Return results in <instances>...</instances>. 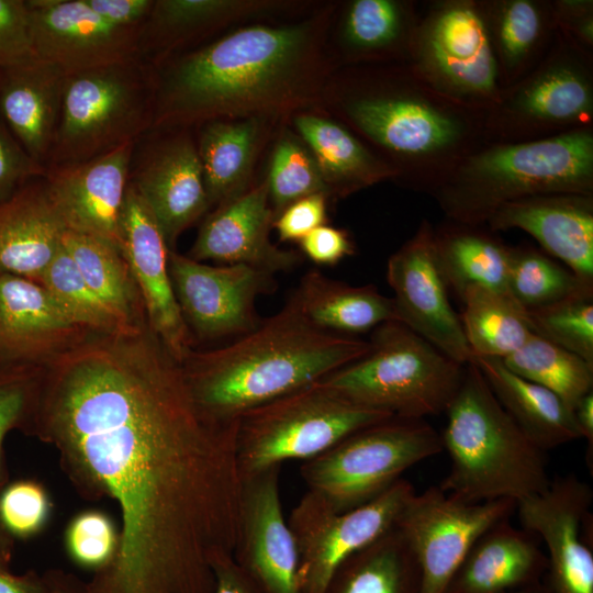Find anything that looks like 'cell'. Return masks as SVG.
I'll list each match as a JSON object with an SVG mask.
<instances>
[{
    "mask_svg": "<svg viewBox=\"0 0 593 593\" xmlns=\"http://www.w3.org/2000/svg\"><path fill=\"white\" fill-rule=\"evenodd\" d=\"M333 100L344 124L398 172L395 182L427 195L485 143L486 112L443 94L410 63L347 67Z\"/></svg>",
    "mask_w": 593,
    "mask_h": 593,
    "instance_id": "cell-3",
    "label": "cell"
},
{
    "mask_svg": "<svg viewBox=\"0 0 593 593\" xmlns=\"http://www.w3.org/2000/svg\"><path fill=\"white\" fill-rule=\"evenodd\" d=\"M266 181L275 219L291 203L311 194L325 193L331 198L313 154L290 131L273 147Z\"/></svg>",
    "mask_w": 593,
    "mask_h": 593,
    "instance_id": "cell-42",
    "label": "cell"
},
{
    "mask_svg": "<svg viewBox=\"0 0 593 593\" xmlns=\"http://www.w3.org/2000/svg\"><path fill=\"white\" fill-rule=\"evenodd\" d=\"M121 254L141 294L147 324L180 363L193 337L177 303L168 268L169 247L147 204L128 182L120 222Z\"/></svg>",
    "mask_w": 593,
    "mask_h": 593,
    "instance_id": "cell-19",
    "label": "cell"
},
{
    "mask_svg": "<svg viewBox=\"0 0 593 593\" xmlns=\"http://www.w3.org/2000/svg\"><path fill=\"white\" fill-rule=\"evenodd\" d=\"M63 246L92 291L125 323H147L143 301L121 251L94 236L67 231Z\"/></svg>",
    "mask_w": 593,
    "mask_h": 593,
    "instance_id": "cell-38",
    "label": "cell"
},
{
    "mask_svg": "<svg viewBox=\"0 0 593 593\" xmlns=\"http://www.w3.org/2000/svg\"><path fill=\"white\" fill-rule=\"evenodd\" d=\"M516 508L513 500L468 503L430 486L414 493L394 527L411 548L421 571V593H444L479 537Z\"/></svg>",
    "mask_w": 593,
    "mask_h": 593,
    "instance_id": "cell-14",
    "label": "cell"
},
{
    "mask_svg": "<svg viewBox=\"0 0 593 593\" xmlns=\"http://www.w3.org/2000/svg\"><path fill=\"white\" fill-rule=\"evenodd\" d=\"M532 332L593 365V289L526 311Z\"/></svg>",
    "mask_w": 593,
    "mask_h": 593,
    "instance_id": "cell-43",
    "label": "cell"
},
{
    "mask_svg": "<svg viewBox=\"0 0 593 593\" xmlns=\"http://www.w3.org/2000/svg\"><path fill=\"white\" fill-rule=\"evenodd\" d=\"M280 2L251 0H154L138 34L137 55L157 68L180 47L232 21L260 14Z\"/></svg>",
    "mask_w": 593,
    "mask_h": 593,
    "instance_id": "cell-29",
    "label": "cell"
},
{
    "mask_svg": "<svg viewBox=\"0 0 593 593\" xmlns=\"http://www.w3.org/2000/svg\"><path fill=\"white\" fill-rule=\"evenodd\" d=\"M421 2L353 0L338 21L337 56L351 66L409 63Z\"/></svg>",
    "mask_w": 593,
    "mask_h": 593,
    "instance_id": "cell-28",
    "label": "cell"
},
{
    "mask_svg": "<svg viewBox=\"0 0 593 593\" xmlns=\"http://www.w3.org/2000/svg\"><path fill=\"white\" fill-rule=\"evenodd\" d=\"M493 394L539 448L547 451L581 438L573 411L550 390L511 371L501 359L474 357Z\"/></svg>",
    "mask_w": 593,
    "mask_h": 593,
    "instance_id": "cell-32",
    "label": "cell"
},
{
    "mask_svg": "<svg viewBox=\"0 0 593 593\" xmlns=\"http://www.w3.org/2000/svg\"><path fill=\"white\" fill-rule=\"evenodd\" d=\"M294 126L313 154L331 197L345 198L376 183L398 179V172L344 123L299 113Z\"/></svg>",
    "mask_w": 593,
    "mask_h": 593,
    "instance_id": "cell-31",
    "label": "cell"
},
{
    "mask_svg": "<svg viewBox=\"0 0 593 593\" xmlns=\"http://www.w3.org/2000/svg\"><path fill=\"white\" fill-rule=\"evenodd\" d=\"M149 142L131 163L130 183L157 221L172 249L177 238L211 206L197 143L188 128Z\"/></svg>",
    "mask_w": 593,
    "mask_h": 593,
    "instance_id": "cell-18",
    "label": "cell"
},
{
    "mask_svg": "<svg viewBox=\"0 0 593 593\" xmlns=\"http://www.w3.org/2000/svg\"><path fill=\"white\" fill-rule=\"evenodd\" d=\"M48 291L32 280L0 276V356L44 365L85 337Z\"/></svg>",
    "mask_w": 593,
    "mask_h": 593,
    "instance_id": "cell-24",
    "label": "cell"
},
{
    "mask_svg": "<svg viewBox=\"0 0 593 593\" xmlns=\"http://www.w3.org/2000/svg\"><path fill=\"white\" fill-rule=\"evenodd\" d=\"M99 16L110 24L141 30L154 4V0H86Z\"/></svg>",
    "mask_w": 593,
    "mask_h": 593,
    "instance_id": "cell-52",
    "label": "cell"
},
{
    "mask_svg": "<svg viewBox=\"0 0 593 593\" xmlns=\"http://www.w3.org/2000/svg\"><path fill=\"white\" fill-rule=\"evenodd\" d=\"M433 226L423 220L414 235L390 256L387 281L399 322L447 357L467 365L473 356L438 269Z\"/></svg>",
    "mask_w": 593,
    "mask_h": 593,
    "instance_id": "cell-16",
    "label": "cell"
},
{
    "mask_svg": "<svg viewBox=\"0 0 593 593\" xmlns=\"http://www.w3.org/2000/svg\"><path fill=\"white\" fill-rule=\"evenodd\" d=\"M67 231L45 176L26 183L0 204V276L40 283Z\"/></svg>",
    "mask_w": 593,
    "mask_h": 593,
    "instance_id": "cell-25",
    "label": "cell"
},
{
    "mask_svg": "<svg viewBox=\"0 0 593 593\" xmlns=\"http://www.w3.org/2000/svg\"><path fill=\"white\" fill-rule=\"evenodd\" d=\"M485 225L521 230L581 280L593 283V194L545 193L507 202Z\"/></svg>",
    "mask_w": 593,
    "mask_h": 593,
    "instance_id": "cell-23",
    "label": "cell"
},
{
    "mask_svg": "<svg viewBox=\"0 0 593 593\" xmlns=\"http://www.w3.org/2000/svg\"><path fill=\"white\" fill-rule=\"evenodd\" d=\"M501 360L514 373L557 394L572 411L593 388V365L535 334Z\"/></svg>",
    "mask_w": 593,
    "mask_h": 593,
    "instance_id": "cell-39",
    "label": "cell"
},
{
    "mask_svg": "<svg viewBox=\"0 0 593 593\" xmlns=\"http://www.w3.org/2000/svg\"><path fill=\"white\" fill-rule=\"evenodd\" d=\"M393 417L358 406L318 381L242 414L235 450L240 478L286 460H309L348 435Z\"/></svg>",
    "mask_w": 593,
    "mask_h": 593,
    "instance_id": "cell-9",
    "label": "cell"
},
{
    "mask_svg": "<svg viewBox=\"0 0 593 593\" xmlns=\"http://www.w3.org/2000/svg\"><path fill=\"white\" fill-rule=\"evenodd\" d=\"M14 552V538L3 528L0 523V569L10 570Z\"/></svg>",
    "mask_w": 593,
    "mask_h": 593,
    "instance_id": "cell-57",
    "label": "cell"
},
{
    "mask_svg": "<svg viewBox=\"0 0 593 593\" xmlns=\"http://www.w3.org/2000/svg\"><path fill=\"white\" fill-rule=\"evenodd\" d=\"M409 63L450 99L488 112L503 91L479 0L421 2Z\"/></svg>",
    "mask_w": 593,
    "mask_h": 593,
    "instance_id": "cell-12",
    "label": "cell"
},
{
    "mask_svg": "<svg viewBox=\"0 0 593 593\" xmlns=\"http://www.w3.org/2000/svg\"><path fill=\"white\" fill-rule=\"evenodd\" d=\"M289 300L314 326L355 336L388 321H399L392 298L376 286H350L318 270L304 273Z\"/></svg>",
    "mask_w": 593,
    "mask_h": 593,
    "instance_id": "cell-33",
    "label": "cell"
},
{
    "mask_svg": "<svg viewBox=\"0 0 593 593\" xmlns=\"http://www.w3.org/2000/svg\"><path fill=\"white\" fill-rule=\"evenodd\" d=\"M46 172V167L25 152L0 116V204Z\"/></svg>",
    "mask_w": 593,
    "mask_h": 593,
    "instance_id": "cell-48",
    "label": "cell"
},
{
    "mask_svg": "<svg viewBox=\"0 0 593 593\" xmlns=\"http://www.w3.org/2000/svg\"><path fill=\"white\" fill-rule=\"evenodd\" d=\"M532 534L500 521L473 544L444 593H502L541 582L546 552Z\"/></svg>",
    "mask_w": 593,
    "mask_h": 593,
    "instance_id": "cell-26",
    "label": "cell"
},
{
    "mask_svg": "<svg viewBox=\"0 0 593 593\" xmlns=\"http://www.w3.org/2000/svg\"><path fill=\"white\" fill-rule=\"evenodd\" d=\"M155 75L139 57L67 74L46 169L85 163L150 132Z\"/></svg>",
    "mask_w": 593,
    "mask_h": 593,
    "instance_id": "cell-8",
    "label": "cell"
},
{
    "mask_svg": "<svg viewBox=\"0 0 593 593\" xmlns=\"http://www.w3.org/2000/svg\"><path fill=\"white\" fill-rule=\"evenodd\" d=\"M441 451L440 434L425 419L393 416L304 461L300 474L309 492L342 513L374 500L409 468Z\"/></svg>",
    "mask_w": 593,
    "mask_h": 593,
    "instance_id": "cell-10",
    "label": "cell"
},
{
    "mask_svg": "<svg viewBox=\"0 0 593 593\" xmlns=\"http://www.w3.org/2000/svg\"><path fill=\"white\" fill-rule=\"evenodd\" d=\"M236 422L201 414L148 324L91 332L43 365L23 433L121 516L116 555L87 593H213V559L239 537Z\"/></svg>",
    "mask_w": 593,
    "mask_h": 593,
    "instance_id": "cell-1",
    "label": "cell"
},
{
    "mask_svg": "<svg viewBox=\"0 0 593 593\" xmlns=\"http://www.w3.org/2000/svg\"><path fill=\"white\" fill-rule=\"evenodd\" d=\"M502 593H551V591L549 586L547 585V583L542 580L541 582L529 585V586H525V588L516 589L512 591H506Z\"/></svg>",
    "mask_w": 593,
    "mask_h": 593,
    "instance_id": "cell-58",
    "label": "cell"
},
{
    "mask_svg": "<svg viewBox=\"0 0 593 593\" xmlns=\"http://www.w3.org/2000/svg\"><path fill=\"white\" fill-rule=\"evenodd\" d=\"M299 244L303 255L320 266H334L355 253L349 235L326 224L310 232Z\"/></svg>",
    "mask_w": 593,
    "mask_h": 593,
    "instance_id": "cell-51",
    "label": "cell"
},
{
    "mask_svg": "<svg viewBox=\"0 0 593 593\" xmlns=\"http://www.w3.org/2000/svg\"><path fill=\"white\" fill-rule=\"evenodd\" d=\"M507 293L525 310L542 307L586 289L593 283L532 245L510 246Z\"/></svg>",
    "mask_w": 593,
    "mask_h": 593,
    "instance_id": "cell-40",
    "label": "cell"
},
{
    "mask_svg": "<svg viewBox=\"0 0 593 593\" xmlns=\"http://www.w3.org/2000/svg\"><path fill=\"white\" fill-rule=\"evenodd\" d=\"M557 31L593 53V1L551 0Z\"/></svg>",
    "mask_w": 593,
    "mask_h": 593,
    "instance_id": "cell-50",
    "label": "cell"
},
{
    "mask_svg": "<svg viewBox=\"0 0 593 593\" xmlns=\"http://www.w3.org/2000/svg\"><path fill=\"white\" fill-rule=\"evenodd\" d=\"M335 5L298 23L250 25L155 68L150 132L267 119L313 103L332 71Z\"/></svg>",
    "mask_w": 593,
    "mask_h": 593,
    "instance_id": "cell-2",
    "label": "cell"
},
{
    "mask_svg": "<svg viewBox=\"0 0 593 593\" xmlns=\"http://www.w3.org/2000/svg\"><path fill=\"white\" fill-rule=\"evenodd\" d=\"M65 549L70 560L93 573L104 569L114 559L120 535L113 519L97 510L83 511L68 523Z\"/></svg>",
    "mask_w": 593,
    "mask_h": 593,
    "instance_id": "cell-45",
    "label": "cell"
},
{
    "mask_svg": "<svg viewBox=\"0 0 593 593\" xmlns=\"http://www.w3.org/2000/svg\"><path fill=\"white\" fill-rule=\"evenodd\" d=\"M505 89L530 71L557 35L551 0H479Z\"/></svg>",
    "mask_w": 593,
    "mask_h": 593,
    "instance_id": "cell-30",
    "label": "cell"
},
{
    "mask_svg": "<svg viewBox=\"0 0 593 593\" xmlns=\"http://www.w3.org/2000/svg\"><path fill=\"white\" fill-rule=\"evenodd\" d=\"M66 77L60 67L40 58L0 71V116L25 152L45 167Z\"/></svg>",
    "mask_w": 593,
    "mask_h": 593,
    "instance_id": "cell-27",
    "label": "cell"
},
{
    "mask_svg": "<svg viewBox=\"0 0 593 593\" xmlns=\"http://www.w3.org/2000/svg\"><path fill=\"white\" fill-rule=\"evenodd\" d=\"M40 284L71 321L88 332L114 333L137 326L125 323L92 291L64 246L46 268Z\"/></svg>",
    "mask_w": 593,
    "mask_h": 593,
    "instance_id": "cell-41",
    "label": "cell"
},
{
    "mask_svg": "<svg viewBox=\"0 0 593 593\" xmlns=\"http://www.w3.org/2000/svg\"><path fill=\"white\" fill-rule=\"evenodd\" d=\"M172 289L192 337H240L261 322L255 307L278 288L275 275L247 265L210 266L174 249L168 254Z\"/></svg>",
    "mask_w": 593,
    "mask_h": 593,
    "instance_id": "cell-15",
    "label": "cell"
},
{
    "mask_svg": "<svg viewBox=\"0 0 593 593\" xmlns=\"http://www.w3.org/2000/svg\"><path fill=\"white\" fill-rule=\"evenodd\" d=\"M35 58L27 1L0 0V71Z\"/></svg>",
    "mask_w": 593,
    "mask_h": 593,
    "instance_id": "cell-47",
    "label": "cell"
},
{
    "mask_svg": "<svg viewBox=\"0 0 593 593\" xmlns=\"http://www.w3.org/2000/svg\"><path fill=\"white\" fill-rule=\"evenodd\" d=\"M324 593H421V571L406 540L391 528L348 557Z\"/></svg>",
    "mask_w": 593,
    "mask_h": 593,
    "instance_id": "cell-36",
    "label": "cell"
},
{
    "mask_svg": "<svg viewBox=\"0 0 593 593\" xmlns=\"http://www.w3.org/2000/svg\"><path fill=\"white\" fill-rule=\"evenodd\" d=\"M40 59L66 74L138 57L139 30L110 24L86 0H27Z\"/></svg>",
    "mask_w": 593,
    "mask_h": 593,
    "instance_id": "cell-20",
    "label": "cell"
},
{
    "mask_svg": "<svg viewBox=\"0 0 593 593\" xmlns=\"http://www.w3.org/2000/svg\"><path fill=\"white\" fill-rule=\"evenodd\" d=\"M52 502L46 489L34 480H18L0 492V523L13 537L27 539L47 525Z\"/></svg>",
    "mask_w": 593,
    "mask_h": 593,
    "instance_id": "cell-46",
    "label": "cell"
},
{
    "mask_svg": "<svg viewBox=\"0 0 593 593\" xmlns=\"http://www.w3.org/2000/svg\"><path fill=\"white\" fill-rule=\"evenodd\" d=\"M48 593H87L86 582L61 569H49L43 573Z\"/></svg>",
    "mask_w": 593,
    "mask_h": 593,
    "instance_id": "cell-56",
    "label": "cell"
},
{
    "mask_svg": "<svg viewBox=\"0 0 593 593\" xmlns=\"http://www.w3.org/2000/svg\"><path fill=\"white\" fill-rule=\"evenodd\" d=\"M459 299V317L473 358L503 359L534 334L526 311L506 292L469 287Z\"/></svg>",
    "mask_w": 593,
    "mask_h": 593,
    "instance_id": "cell-37",
    "label": "cell"
},
{
    "mask_svg": "<svg viewBox=\"0 0 593 593\" xmlns=\"http://www.w3.org/2000/svg\"><path fill=\"white\" fill-rule=\"evenodd\" d=\"M280 469L242 478L239 537L233 557L260 593H300L299 555L282 511Z\"/></svg>",
    "mask_w": 593,
    "mask_h": 593,
    "instance_id": "cell-17",
    "label": "cell"
},
{
    "mask_svg": "<svg viewBox=\"0 0 593 593\" xmlns=\"http://www.w3.org/2000/svg\"><path fill=\"white\" fill-rule=\"evenodd\" d=\"M136 143L85 163L47 170L48 192L68 231L100 238L121 251L120 222Z\"/></svg>",
    "mask_w": 593,
    "mask_h": 593,
    "instance_id": "cell-21",
    "label": "cell"
},
{
    "mask_svg": "<svg viewBox=\"0 0 593 593\" xmlns=\"http://www.w3.org/2000/svg\"><path fill=\"white\" fill-rule=\"evenodd\" d=\"M42 371L43 366L0 356V492L4 486L3 440L12 429L24 432L37 400Z\"/></svg>",
    "mask_w": 593,
    "mask_h": 593,
    "instance_id": "cell-44",
    "label": "cell"
},
{
    "mask_svg": "<svg viewBox=\"0 0 593 593\" xmlns=\"http://www.w3.org/2000/svg\"><path fill=\"white\" fill-rule=\"evenodd\" d=\"M0 593H48V589L44 575L33 570L13 574L0 569Z\"/></svg>",
    "mask_w": 593,
    "mask_h": 593,
    "instance_id": "cell-54",
    "label": "cell"
},
{
    "mask_svg": "<svg viewBox=\"0 0 593 593\" xmlns=\"http://www.w3.org/2000/svg\"><path fill=\"white\" fill-rule=\"evenodd\" d=\"M215 579L213 593H260L235 562L233 553L222 552L212 562Z\"/></svg>",
    "mask_w": 593,
    "mask_h": 593,
    "instance_id": "cell-53",
    "label": "cell"
},
{
    "mask_svg": "<svg viewBox=\"0 0 593 593\" xmlns=\"http://www.w3.org/2000/svg\"><path fill=\"white\" fill-rule=\"evenodd\" d=\"M325 193L302 198L287 206L272 222L281 242H300L310 232L327 222Z\"/></svg>",
    "mask_w": 593,
    "mask_h": 593,
    "instance_id": "cell-49",
    "label": "cell"
},
{
    "mask_svg": "<svg viewBox=\"0 0 593 593\" xmlns=\"http://www.w3.org/2000/svg\"><path fill=\"white\" fill-rule=\"evenodd\" d=\"M260 132L259 118L202 124L197 149L211 206L224 204L248 190Z\"/></svg>",
    "mask_w": 593,
    "mask_h": 593,
    "instance_id": "cell-35",
    "label": "cell"
},
{
    "mask_svg": "<svg viewBox=\"0 0 593 593\" xmlns=\"http://www.w3.org/2000/svg\"><path fill=\"white\" fill-rule=\"evenodd\" d=\"M593 194V126L522 143H484L428 194L445 219L485 224L501 205L545 193Z\"/></svg>",
    "mask_w": 593,
    "mask_h": 593,
    "instance_id": "cell-6",
    "label": "cell"
},
{
    "mask_svg": "<svg viewBox=\"0 0 593 593\" xmlns=\"http://www.w3.org/2000/svg\"><path fill=\"white\" fill-rule=\"evenodd\" d=\"M368 349V340L314 326L288 299L254 331L224 347L192 349L179 365L201 414L228 424L251 409L320 381Z\"/></svg>",
    "mask_w": 593,
    "mask_h": 593,
    "instance_id": "cell-4",
    "label": "cell"
},
{
    "mask_svg": "<svg viewBox=\"0 0 593 593\" xmlns=\"http://www.w3.org/2000/svg\"><path fill=\"white\" fill-rule=\"evenodd\" d=\"M368 351L318 382L345 400L395 417L445 413L463 368L399 321L372 329Z\"/></svg>",
    "mask_w": 593,
    "mask_h": 593,
    "instance_id": "cell-7",
    "label": "cell"
},
{
    "mask_svg": "<svg viewBox=\"0 0 593 593\" xmlns=\"http://www.w3.org/2000/svg\"><path fill=\"white\" fill-rule=\"evenodd\" d=\"M581 438L586 440L585 460L592 472L593 467V391L585 394L573 410Z\"/></svg>",
    "mask_w": 593,
    "mask_h": 593,
    "instance_id": "cell-55",
    "label": "cell"
},
{
    "mask_svg": "<svg viewBox=\"0 0 593 593\" xmlns=\"http://www.w3.org/2000/svg\"><path fill=\"white\" fill-rule=\"evenodd\" d=\"M275 220L266 179L239 197L216 206L202 223L188 257L223 265H247L273 275L302 261L295 250L270 242Z\"/></svg>",
    "mask_w": 593,
    "mask_h": 593,
    "instance_id": "cell-22",
    "label": "cell"
},
{
    "mask_svg": "<svg viewBox=\"0 0 593 593\" xmlns=\"http://www.w3.org/2000/svg\"><path fill=\"white\" fill-rule=\"evenodd\" d=\"M415 492L413 484L401 478L374 500L337 513L307 491L288 519L299 555L300 593H324L348 557L394 527Z\"/></svg>",
    "mask_w": 593,
    "mask_h": 593,
    "instance_id": "cell-13",
    "label": "cell"
},
{
    "mask_svg": "<svg viewBox=\"0 0 593 593\" xmlns=\"http://www.w3.org/2000/svg\"><path fill=\"white\" fill-rule=\"evenodd\" d=\"M593 126V53L557 32L542 59L486 112L485 143L538 141Z\"/></svg>",
    "mask_w": 593,
    "mask_h": 593,
    "instance_id": "cell-11",
    "label": "cell"
},
{
    "mask_svg": "<svg viewBox=\"0 0 593 593\" xmlns=\"http://www.w3.org/2000/svg\"><path fill=\"white\" fill-rule=\"evenodd\" d=\"M438 269L458 296L469 287L506 292L510 245L485 224L445 219L433 226Z\"/></svg>",
    "mask_w": 593,
    "mask_h": 593,
    "instance_id": "cell-34",
    "label": "cell"
},
{
    "mask_svg": "<svg viewBox=\"0 0 593 593\" xmlns=\"http://www.w3.org/2000/svg\"><path fill=\"white\" fill-rule=\"evenodd\" d=\"M445 413L440 438L451 463L438 485L445 493L468 503H517L548 486L546 451L510 417L472 361Z\"/></svg>",
    "mask_w": 593,
    "mask_h": 593,
    "instance_id": "cell-5",
    "label": "cell"
}]
</instances>
